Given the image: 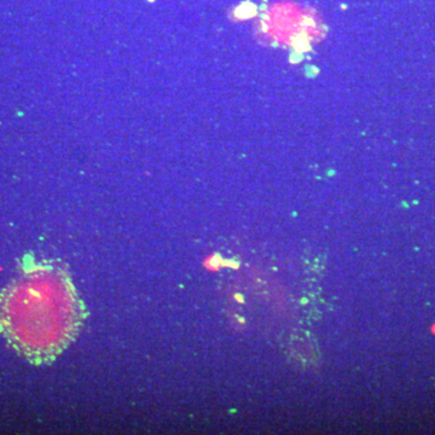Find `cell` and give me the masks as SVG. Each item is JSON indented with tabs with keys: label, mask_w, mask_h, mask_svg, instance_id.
Here are the masks:
<instances>
[{
	"label": "cell",
	"mask_w": 435,
	"mask_h": 435,
	"mask_svg": "<svg viewBox=\"0 0 435 435\" xmlns=\"http://www.w3.org/2000/svg\"><path fill=\"white\" fill-rule=\"evenodd\" d=\"M85 318L69 276L56 266L23 276L0 299L1 331L34 364H49L69 347Z\"/></svg>",
	"instance_id": "6da1fadb"
}]
</instances>
